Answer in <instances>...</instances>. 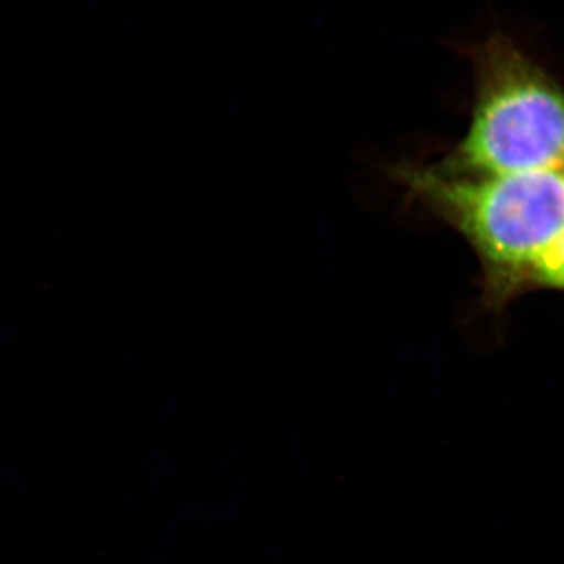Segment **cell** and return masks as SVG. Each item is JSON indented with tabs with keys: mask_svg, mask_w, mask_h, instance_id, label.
<instances>
[{
	"mask_svg": "<svg viewBox=\"0 0 564 564\" xmlns=\"http://www.w3.org/2000/svg\"><path fill=\"white\" fill-rule=\"evenodd\" d=\"M389 176L408 202L473 248L481 269V302L492 313L521 296L525 274L564 234L563 169L458 177L432 163L402 162Z\"/></svg>",
	"mask_w": 564,
	"mask_h": 564,
	"instance_id": "1",
	"label": "cell"
},
{
	"mask_svg": "<svg viewBox=\"0 0 564 564\" xmlns=\"http://www.w3.org/2000/svg\"><path fill=\"white\" fill-rule=\"evenodd\" d=\"M474 68L470 121L437 172L503 176L564 169V87L511 36L467 47Z\"/></svg>",
	"mask_w": 564,
	"mask_h": 564,
	"instance_id": "2",
	"label": "cell"
},
{
	"mask_svg": "<svg viewBox=\"0 0 564 564\" xmlns=\"http://www.w3.org/2000/svg\"><path fill=\"white\" fill-rule=\"evenodd\" d=\"M534 291L564 293V234L525 274L521 296Z\"/></svg>",
	"mask_w": 564,
	"mask_h": 564,
	"instance_id": "3",
	"label": "cell"
},
{
	"mask_svg": "<svg viewBox=\"0 0 564 564\" xmlns=\"http://www.w3.org/2000/svg\"><path fill=\"white\" fill-rule=\"evenodd\" d=\"M563 173H564V169H563Z\"/></svg>",
	"mask_w": 564,
	"mask_h": 564,
	"instance_id": "4",
	"label": "cell"
}]
</instances>
